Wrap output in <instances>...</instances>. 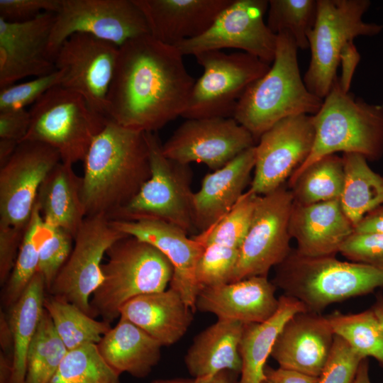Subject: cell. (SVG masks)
Listing matches in <instances>:
<instances>
[{
  "label": "cell",
  "mask_w": 383,
  "mask_h": 383,
  "mask_svg": "<svg viewBox=\"0 0 383 383\" xmlns=\"http://www.w3.org/2000/svg\"><path fill=\"white\" fill-rule=\"evenodd\" d=\"M194 83L175 46L150 35L131 40L119 47L107 116L126 128L155 133L182 116Z\"/></svg>",
  "instance_id": "1"
},
{
  "label": "cell",
  "mask_w": 383,
  "mask_h": 383,
  "mask_svg": "<svg viewBox=\"0 0 383 383\" xmlns=\"http://www.w3.org/2000/svg\"><path fill=\"white\" fill-rule=\"evenodd\" d=\"M82 199L86 216L109 218L128 204L150 177L145 133L109 120L83 161Z\"/></svg>",
  "instance_id": "2"
},
{
  "label": "cell",
  "mask_w": 383,
  "mask_h": 383,
  "mask_svg": "<svg viewBox=\"0 0 383 383\" xmlns=\"http://www.w3.org/2000/svg\"><path fill=\"white\" fill-rule=\"evenodd\" d=\"M297 49L290 33H278L272 66L246 89L237 104L233 118L256 141L279 121L314 115L323 104L322 99L309 91L301 77Z\"/></svg>",
  "instance_id": "3"
},
{
  "label": "cell",
  "mask_w": 383,
  "mask_h": 383,
  "mask_svg": "<svg viewBox=\"0 0 383 383\" xmlns=\"http://www.w3.org/2000/svg\"><path fill=\"white\" fill-rule=\"evenodd\" d=\"M274 268L272 282L277 288L318 313L332 304L383 288V267L335 256L306 257L292 249Z\"/></svg>",
  "instance_id": "4"
},
{
  "label": "cell",
  "mask_w": 383,
  "mask_h": 383,
  "mask_svg": "<svg viewBox=\"0 0 383 383\" xmlns=\"http://www.w3.org/2000/svg\"><path fill=\"white\" fill-rule=\"evenodd\" d=\"M312 118L315 128L312 149L288 182L311 164L338 152L357 153L367 160L382 157L383 106L355 98L343 89L338 78Z\"/></svg>",
  "instance_id": "5"
},
{
  "label": "cell",
  "mask_w": 383,
  "mask_h": 383,
  "mask_svg": "<svg viewBox=\"0 0 383 383\" xmlns=\"http://www.w3.org/2000/svg\"><path fill=\"white\" fill-rule=\"evenodd\" d=\"M106 255L102 282L90 300L94 318L100 316L110 323L120 317L121 308L128 301L164 291L170 284L171 262L145 241L127 235L116 242Z\"/></svg>",
  "instance_id": "6"
},
{
  "label": "cell",
  "mask_w": 383,
  "mask_h": 383,
  "mask_svg": "<svg viewBox=\"0 0 383 383\" xmlns=\"http://www.w3.org/2000/svg\"><path fill=\"white\" fill-rule=\"evenodd\" d=\"M29 111L30 123L22 141L50 145L59 152L61 162L72 165L84 161L109 120L94 111L80 94L61 85L47 91Z\"/></svg>",
  "instance_id": "7"
},
{
  "label": "cell",
  "mask_w": 383,
  "mask_h": 383,
  "mask_svg": "<svg viewBox=\"0 0 383 383\" xmlns=\"http://www.w3.org/2000/svg\"><path fill=\"white\" fill-rule=\"evenodd\" d=\"M367 0H318L313 28L308 35L311 60L304 82L310 92L323 99L338 78L337 69L343 57L359 35L373 36L382 26L367 23L362 16Z\"/></svg>",
  "instance_id": "8"
},
{
  "label": "cell",
  "mask_w": 383,
  "mask_h": 383,
  "mask_svg": "<svg viewBox=\"0 0 383 383\" xmlns=\"http://www.w3.org/2000/svg\"><path fill=\"white\" fill-rule=\"evenodd\" d=\"M150 177L135 196L115 211L111 220L155 219L172 224L188 234L197 233L194 225L192 172L189 165L167 158L157 134L145 133Z\"/></svg>",
  "instance_id": "9"
},
{
  "label": "cell",
  "mask_w": 383,
  "mask_h": 383,
  "mask_svg": "<svg viewBox=\"0 0 383 383\" xmlns=\"http://www.w3.org/2000/svg\"><path fill=\"white\" fill-rule=\"evenodd\" d=\"M194 57L204 72L195 82L182 115L186 119L233 117L246 89L270 67L244 52L211 50Z\"/></svg>",
  "instance_id": "10"
},
{
  "label": "cell",
  "mask_w": 383,
  "mask_h": 383,
  "mask_svg": "<svg viewBox=\"0 0 383 383\" xmlns=\"http://www.w3.org/2000/svg\"><path fill=\"white\" fill-rule=\"evenodd\" d=\"M86 33L118 48L150 34L146 18L133 0H61L48 45L54 60L63 42L74 33Z\"/></svg>",
  "instance_id": "11"
},
{
  "label": "cell",
  "mask_w": 383,
  "mask_h": 383,
  "mask_svg": "<svg viewBox=\"0 0 383 383\" xmlns=\"http://www.w3.org/2000/svg\"><path fill=\"white\" fill-rule=\"evenodd\" d=\"M294 197L284 185L258 196L251 223L239 248L230 282L266 276L289 255V224Z\"/></svg>",
  "instance_id": "12"
},
{
  "label": "cell",
  "mask_w": 383,
  "mask_h": 383,
  "mask_svg": "<svg viewBox=\"0 0 383 383\" xmlns=\"http://www.w3.org/2000/svg\"><path fill=\"white\" fill-rule=\"evenodd\" d=\"M127 235L106 215L86 216L74 237L70 255L48 293L74 304L92 317L90 300L103 280L104 256Z\"/></svg>",
  "instance_id": "13"
},
{
  "label": "cell",
  "mask_w": 383,
  "mask_h": 383,
  "mask_svg": "<svg viewBox=\"0 0 383 383\" xmlns=\"http://www.w3.org/2000/svg\"><path fill=\"white\" fill-rule=\"evenodd\" d=\"M267 0H232L203 34L180 42L175 47L184 55L235 48L270 65L277 46V35L264 21Z\"/></svg>",
  "instance_id": "14"
},
{
  "label": "cell",
  "mask_w": 383,
  "mask_h": 383,
  "mask_svg": "<svg viewBox=\"0 0 383 383\" xmlns=\"http://www.w3.org/2000/svg\"><path fill=\"white\" fill-rule=\"evenodd\" d=\"M252 135L233 117L187 119L162 144L163 154L182 164L199 162L218 170L256 145Z\"/></svg>",
  "instance_id": "15"
},
{
  "label": "cell",
  "mask_w": 383,
  "mask_h": 383,
  "mask_svg": "<svg viewBox=\"0 0 383 383\" xmlns=\"http://www.w3.org/2000/svg\"><path fill=\"white\" fill-rule=\"evenodd\" d=\"M314 137L312 115L307 114L284 118L263 133L248 190L261 196L283 186L309 157Z\"/></svg>",
  "instance_id": "16"
},
{
  "label": "cell",
  "mask_w": 383,
  "mask_h": 383,
  "mask_svg": "<svg viewBox=\"0 0 383 383\" xmlns=\"http://www.w3.org/2000/svg\"><path fill=\"white\" fill-rule=\"evenodd\" d=\"M60 162L50 145L28 140L18 144L0 167V226L26 228L41 184Z\"/></svg>",
  "instance_id": "17"
},
{
  "label": "cell",
  "mask_w": 383,
  "mask_h": 383,
  "mask_svg": "<svg viewBox=\"0 0 383 383\" xmlns=\"http://www.w3.org/2000/svg\"><path fill=\"white\" fill-rule=\"evenodd\" d=\"M119 48L86 33H74L59 48L54 59L63 72L61 86L80 94L89 106L105 116L106 97Z\"/></svg>",
  "instance_id": "18"
},
{
  "label": "cell",
  "mask_w": 383,
  "mask_h": 383,
  "mask_svg": "<svg viewBox=\"0 0 383 383\" xmlns=\"http://www.w3.org/2000/svg\"><path fill=\"white\" fill-rule=\"evenodd\" d=\"M55 13L45 12L23 22L0 18V88L30 76L56 70L48 52Z\"/></svg>",
  "instance_id": "19"
},
{
  "label": "cell",
  "mask_w": 383,
  "mask_h": 383,
  "mask_svg": "<svg viewBox=\"0 0 383 383\" xmlns=\"http://www.w3.org/2000/svg\"><path fill=\"white\" fill-rule=\"evenodd\" d=\"M123 233L145 241L160 250L171 262L173 274L170 287L194 312L200 292L196 267L204 247L180 228L160 220H111Z\"/></svg>",
  "instance_id": "20"
},
{
  "label": "cell",
  "mask_w": 383,
  "mask_h": 383,
  "mask_svg": "<svg viewBox=\"0 0 383 383\" xmlns=\"http://www.w3.org/2000/svg\"><path fill=\"white\" fill-rule=\"evenodd\" d=\"M334 336L326 316L309 311L299 312L283 326L270 356L281 368L318 377L331 354Z\"/></svg>",
  "instance_id": "21"
},
{
  "label": "cell",
  "mask_w": 383,
  "mask_h": 383,
  "mask_svg": "<svg viewBox=\"0 0 383 383\" xmlns=\"http://www.w3.org/2000/svg\"><path fill=\"white\" fill-rule=\"evenodd\" d=\"M277 287L266 276H255L239 281L201 289L196 310L213 313L219 319L243 323H262L277 311Z\"/></svg>",
  "instance_id": "22"
},
{
  "label": "cell",
  "mask_w": 383,
  "mask_h": 383,
  "mask_svg": "<svg viewBox=\"0 0 383 383\" xmlns=\"http://www.w3.org/2000/svg\"><path fill=\"white\" fill-rule=\"evenodd\" d=\"M295 249L306 257L335 256L355 227L339 199L311 204H293L289 224Z\"/></svg>",
  "instance_id": "23"
},
{
  "label": "cell",
  "mask_w": 383,
  "mask_h": 383,
  "mask_svg": "<svg viewBox=\"0 0 383 383\" xmlns=\"http://www.w3.org/2000/svg\"><path fill=\"white\" fill-rule=\"evenodd\" d=\"M155 39L175 46L203 34L232 0H133Z\"/></svg>",
  "instance_id": "24"
},
{
  "label": "cell",
  "mask_w": 383,
  "mask_h": 383,
  "mask_svg": "<svg viewBox=\"0 0 383 383\" xmlns=\"http://www.w3.org/2000/svg\"><path fill=\"white\" fill-rule=\"evenodd\" d=\"M255 164V145L203 178L193 196L197 233L211 227L237 203L245 192Z\"/></svg>",
  "instance_id": "25"
},
{
  "label": "cell",
  "mask_w": 383,
  "mask_h": 383,
  "mask_svg": "<svg viewBox=\"0 0 383 383\" xmlns=\"http://www.w3.org/2000/svg\"><path fill=\"white\" fill-rule=\"evenodd\" d=\"M193 313L181 295L170 287L128 301L121 308L119 318L132 322L162 346H170L185 335Z\"/></svg>",
  "instance_id": "26"
},
{
  "label": "cell",
  "mask_w": 383,
  "mask_h": 383,
  "mask_svg": "<svg viewBox=\"0 0 383 383\" xmlns=\"http://www.w3.org/2000/svg\"><path fill=\"white\" fill-rule=\"evenodd\" d=\"M244 324L219 319L194 338L184 356L188 372L194 379H207L223 371L240 374V343Z\"/></svg>",
  "instance_id": "27"
},
{
  "label": "cell",
  "mask_w": 383,
  "mask_h": 383,
  "mask_svg": "<svg viewBox=\"0 0 383 383\" xmlns=\"http://www.w3.org/2000/svg\"><path fill=\"white\" fill-rule=\"evenodd\" d=\"M99 354L117 373L147 377L161 357V344L138 326L119 318L96 345Z\"/></svg>",
  "instance_id": "28"
},
{
  "label": "cell",
  "mask_w": 383,
  "mask_h": 383,
  "mask_svg": "<svg viewBox=\"0 0 383 383\" xmlns=\"http://www.w3.org/2000/svg\"><path fill=\"white\" fill-rule=\"evenodd\" d=\"M72 165L59 162L41 184L35 204L45 223L74 237L86 217L81 177Z\"/></svg>",
  "instance_id": "29"
},
{
  "label": "cell",
  "mask_w": 383,
  "mask_h": 383,
  "mask_svg": "<svg viewBox=\"0 0 383 383\" xmlns=\"http://www.w3.org/2000/svg\"><path fill=\"white\" fill-rule=\"evenodd\" d=\"M307 311L299 300L282 294L277 311L262 323H245L240 343L242 368L238 383H262L267 360L283 326L294 314Z\"/></svg>",
  "instance_id": "30"
},
{
  "label": "cell",
  "mask_w": 383,
  "mask_h": 383,
  "mask_svg": "<svg viewBox=\"0 0 383 383\" xmlns=\"http://www.w3.org/2000/svg\"><path fill=\"white\" fill-rule=\"evenodd\" d=\"M46 292L45 281L37 272L21 296L7 309L13 340L10 383H25L28 353L45 310Z\"/></svg>",
  "instance_id": "31"
},
{
  "label": "cell",
  "mask_w": 383,
  "mask_h": 383,
  "mask_svg": "<svg viewBox=\"0 0 383 383\" xmlns=\"http://www.w3.org/2000/svg\"><path fill=\"white\" fill-rule=\"evenodd\" d=\"M344 184L339 201L354 227L383 204V176L373 171L365 157L343 153Z\"/></svg>",
  "instance_id": "32"
},
{
  "label": "cell",
  "mask_w": 383,
  "mask_h": 383,
  "mask_svg": "<svg viewBox=\"0 0 383 383\" xmlns=\"http://www.w3.org/2000/svg\"><path fill=\"white\" fill-rule=\"evenodd\" d=\"M52 229L45 223L35 204L14 267L4 286L2 301L7 309L18 300L38 272L40 248Z\"/></svg>",
  "instance_id": "33"
},
{
  "label": "cell",
  "mask_w": 383,
  "mask_h": 383,
  "mask_svg": "<svg viewBox=\"0 0 383 383\" xmlns=\"http://www.w3.org/2000/svg\"><path fill=\"white\" fill-rule=\"evenodd\" d=\"M44 308L68 351L97 345L111 328L110 323L97 321L74 304L50 294L45 296Z\"/></svg>",
  "instance_id": "34"
},
{
  "label": "cell",
  "mask_w": 383,
  "mask_h": 383,
  "mask_svg": "<svg viewBox=\"0 0 383 383\" xmlns=\"http://www.w3.org/2000/svg\"><path fill=\"white\" fill-rule=\"evenodd\" d=\"M344 177L343 158L333 154L309 165L288 186L294 203L311 204L339 199Z\"/></svg>",
  "instance_id": "35"
},
{
  "label": "cell",
  "mask_w": 383,
  "mask_h": 383,
  "mask_svg": "<svg viewBox=\"0 0 383 383\" xmlns=\"http://www.w3.org/2000/svg\"><path fill=\"white\" fill-rule=\"evenodd\" d=\"M326 318L335 335L362 357H373L383 368V328L371 309L349 314L335 311Z\"/></svg>",
  "instance_id": "36"
},
{
  "label": "cell",
  "mask_w": 383,
  "mask_h": 383,
  "mask_svg": "<svg viewBox=\"0 0 383 383\" xmlns=\"http://www.w3.org/2000/svg\"><path fill=\"white\" fill-rule=\"evenodd\" d=\"M67 353L45 309L28 353L25 383H50Z\"/></svg>",
  "instance_id": "37"
},
{
  "label": "cell",
  "mask_w": 383,
  "mask_h": 383,
  "mask_svg": "<svg viewBox=\"0 0 383 383\" xmlns=\"http://www.w3.org/2000/svg\"><path fill=\"white\" fill-rule=\"evenodd\" d=\"M317 10L318 0H270L267 25L276 35L284 31L290 33L298 48L306 49Z\"/></svg>",
  "instance_id": "38"
},
{
  "label": "cell",
  "mask_w": 383,
  "mask_h": 383,
  "mask_svg": "<svg viewBox=\"0 0 383 383\" xmlns=\"http://www.w3.org/2000/svg\"><path fill=\"white\" fill-rule=\"evenodd\" d=\"M96 344L68 351L50 383H121Z\"/></svg>",
  "instance_id": "39"
},
{
  "label": "cell",
  "mask_w": 383,
  "mask_h": 383,
  "mask_svg": "<svg viewBox=\"0 0 383 383\" xmlns=\"http://www.w3.org/2000/svg\"><path fill=\"white\" fill-rule=\"evenodd\" d=\"M258 196L246 191L224 216L192 238L204 247L219 244L239 249L250 227Z\"/></svg>",
  "instance_id": "40"
},
{
  "label": "cell",
  "mask_w": 383,
  "mask_h": 383,
  "mask_svg": "<svg viewBox=\"0 0 383 383\" xmlns=\"http://www.w3.org/2000/svg\"><path fill=\"white\" fill-rule=\"evenodd\" d=\"M239 249L211 244L204 247L196 265L195 276L200 290L231 282Z\"/></svg>",
  "instance_id": "41"
},
{
  "label": "cell",
  "mask_w": 383,
  "mask_h": 383,
  "mask_svg": "<svg viewBox=\"0 0 383 383\" xmlns=\"http://www.w3.org/2000/svg\"><path fill=\"white\" fill-rule=\"evenodd\" d=\"M62 78V71L56 70L31 81L1 89L0 111L25 109L53 87L60 85Z\"/></svg>",
  "instance_id": "42"
},
{
  "label": "cell",
  "mask_w": 383,
  "mask_h": 383,
  "mask_svg": "<svg viewBox=\"0 0 383 383\" xmlns=\"http://www.w3.org/2000/svg\"><path fill=\"white\" fill-rule=\"evenodd\" d=\"M73 245L72 235L54 227L50 236L43 243L40 250L38 272L45 281L47 292L69 258Z\"/></svg>",
  "instance_id": "43"
},
{
  "label": "cell",
  "mask_w": 383,
  "mask_h": 383,
  "mask_svg": "<svg viewBox=\"0 0 383 383\" xmlns=\"http://www.w3.org/2000/svg\"><path fill=\"white\" fill-rule=\"evenodd\" d=\"M363 359L346 341L335 335L331 354L318 377V383H353Z\"/></svg>",
  "instance_id": "44"
},
{
  "label": "cell",
  "mask_w": 383,
  "mask_h": 383,
  "mask_svg": "<svg viewBox=\"0 0 383 383\" xmlns=\"http://www.w3.org/2000/svg\"><path fill=\"white\" fill-rule=\"evenodd\" d=\"M339 252L349 261L383 267V233L354 231Z\"/></svg>",
  "instance_id": "45"
},
{
  "label": "cell",
  "mask_w": 383,
  "mask_h": 383,
  "mask_svg": "<svg viewBox=\"0 0 383 383\" xmlns=\"http://www.w3.org/2000/svg\"><path fill=\"white\" fill-rule=\"evenodd\" d=\"M61 0H0V18L9 22H23L50 12L57 13Z\"/></svg>",
  "instance_id": "46"
},
{
  "label": "cell",
  "mask_w": 383,
  "mask_h": 383,
  "mask_svg": "<svg viewBox=\"0 0 383 383\" xmlns=\"http://www.w3.org/2000/svg\"><path fill=\"white\" fill-rule=\"evenodd\" d=\"M26 228L0 226V284L3 287L14 267Z\"/></svg>",
  "instance_id": "47"
},
{
  "label": "cell",
  "mask_w": 383,
  "mask_h": 383,
  "mask_svg": "<svg viewBox=\"0 0 383 383\" xmlns=\"http://www.w3.org/2000/svg\"><path fill=\"white\" fill-rule=\"evenodd\" d=\"M30 123V111L25 109L0 111V138L23 140Z\"/></svg>",
  "instance_id": "48"
},
{
  "label": "cell",
  "mask_w": 383,
  "mask_h": 383,
  "mask_svg": "<svg viewBox=\"0 0 383 383\" xmlns=\"http://www.w3.org/2000/svg\"><path fill=\"white\" fill-rule=\"evenodd\" d=\"M262 383H318V377L308 376L295 371L269 365L265 368Z\"/></svg>",
  "instance_id": "49"
},
{
  "label": "cell",
  "mask_w": 383,
  "mask_h": 383,
  "mask_svg": "<svg viewBox=\"0 0 383 383\" xmlns=\"http://www.w3.org/2000/svg\"><path fill=\"white\" fill-rule=\"evenodd\" d=\"M354 231L383 233V204L365 215L356 225Z\"/></svg>",
  "instance_id": "50"
},
{
  "label": "cell",
  "mask_w": 383,
  "mask_h": 383,
  "mask_svg": "<svg viewBox=\"0 0 383 383\" xmlns=\"http://www.w3.org/2000/svg\"><path fill=\"white\" fill-rule=\"evenodd\" d=\"M0 345L1 352L12 359L13 334L7 313L0 312Z\"/></svg>",
  "instance_id": "51"
},
{
  "label": "cell",
  "mask_w": 383,
  "mask_h": 383,
  "mask_svg": "<svg viewBox=\"0 0 383 383\" xmlns=\"http://www.w3.org/2000/svg\"><path fill=\"white\" fill-rule=\"evenodd\" d=\"M19 142L6 138H0V167L5 165L11 158Z\"/></svg>",
  "instance_id": "52"
},
{
  "label": "cell",
  "mask_w": 383,
  "mask_h": 383,
  "mask_svg": "<svg viewBox=\"0 0 383 383\" xmlns=\"http://www.w3.org/2000/svg\"><path fill=\"white\" fill-rule=\"evenodd\" d=\"M236 375L238 374L226 370L210 378L194 380L195 383H238Z\"/></svg>",
  "instance_id": "53"
},
{
  "label": "cell",
  "mask_w": 383,
  "mask_h": 383,
  "mask_svg": "<svg viewBox=\"0 0 383 383\" xmlns=\"http://www.w3.org/2000/svg\"><path fill=\"white\" fill-rule=\"evenodd\" d=\"M12 376V359L0 352V383H10Z\"/></svg>",
  "instance_id": "54"
},
{
  "label": "cell",
  "mask_w": 383,
  "mask_h": 383,
  "mask_svg": "<svg viewBox=\"0 0 383 383\" xmlns=\"http://www.w3.org/2000/svg\"><path fill=\"white\" fill-rule=\"evenodd\" d=\"M353 383H372L370 377V367L367 358H365L361 361Z\"/></svg>",
  "instance_id": "55"
},
{
  "label": "cell",
  "mask_w": 383,
  "mask_h": 383,
  "mask_svg": "<svg viewBox=\"0 0 383 383\" xmlns=\"http://www.w3.org/2000/svg\"><path fill=\"white\" fill-rule=\"evenodd\" d=\"M370 309L373 311L380 325L383 328V294L382 293H379L376 296L375 301Z\"/></svg>",
  "instance_id": "56"
},
{
  "label": "cell",
  "mask_w": 383,
  "mask_h": 383,
  "mask_svg": "<svg viewBox=\"0 0 383 383\" xmlns=\"http://www.w3.org/2000/svg\"><path fill=\"white\" fill-rule=\"evenodd\" d=\"M150 383H195L194 378H172L155 379Z\"/></svg>",
  "instance_id": "57"
}]
</instances>
